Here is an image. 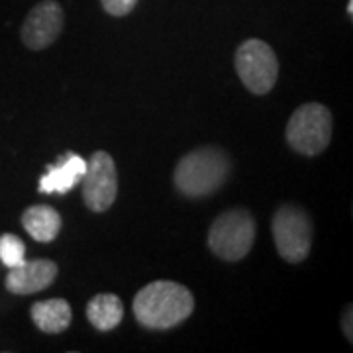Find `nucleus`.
<instances>
[{
  "instance_id": "obj_1",
  "label": "nucleus",
  "mask_w": 353,
  "mask_h": 353,
  "mask_svg": "<svg viewBox=\"0 0 353 353\" xmlns=\"http://www.w3.org/2000/svg\"><path fill=\"white\" fill-rule=\"evenodd\" d=\"M194 308L190 290L173 281H153L134 299V314L141 326L169 330L185 322Z\"/></svg>"
},
{
  "instance_id": "obj_2",
  "label": "nucleus",
  "mask_w": 353,
  "mask_h": 353,
  "mask_svg": "<svg viewBox=\"0 0 353 353\" xmlns=\"http://www.w3.org/2000/svg\"><path fill=\"white\" fill-rule=\"evenodd\" d=\"M232 171L228 153L214 145H204L187 153L175 167L173 181L183 194L199 199L220 189Z\"/></svg>"
},
{
  "instance_id": "obj_3",
  "label": "nucleus",
  "mask_w": 353,
  "mask_h": 353,
  "mask_svg": "<svg viewBox=\"0 0 353 353\" xmlns=\"http://www.w3.org/2000/svg\"><path fill=\"white\" fill-rule=\"evenodd\" d=\"M255 241V220L243 208L226 210L214 220L208 232V245L224 261H240L252 252Z\"/></svg>"
},
{
  "instance_id": "obj_4",
  "label": "nucleus",
  "mask_w": 353,
  "mask_h": 353,
  "mask_svg": "<svg viewBox=\"0 0 353 353\" xmlns=\"http://www.w3.org/2000/svg\"><path fill=\"white\" fill-rule=\"evenodd\" d=\"M332 139V112L324 104L308 102L299 106L287 124V141L294 152L314 157Z\"/></svg>"
},
{
  "instance_id": "obj_5",
  "label": "nucleus",
  "mask_w": 353,
  "mask_h": 353,
  "mask_svg": "<svg viewBox=\"0 0 353 353\" xmlns=\"http://www.w3.org/2000/svg\"><path fill=\"white\" fill-rule=\"evenodd\" d=\"M273 240L279 255L289 263H301L312 248V222L303 208L285 204L273 216Z\"/></svg>"
},
{
  "instance_id": "obj_6",
  "label": "nucleus",
  "mask_w": 353,
  "mask_h": 353,
  "mask_svg": "<svg viewBox=\"0 0 353 353\" xmlns=\"http://www.w3.org/2000/svg\"><path fill=\"white\" fill-rule=\"evenodd\" d=\"M236 71L253 94H267L279 77V59L273 48L261 39H248L236 51Z\"/></svg>"
},
{
  "instance_id": "obj_7",
  "label": "nucleus",
  "mask_w": 353,
  "mask_h": 353,
  "mask_svg": "<svg viewBox=\"0 0 353 353\" xmlns=\"http://www.w3.org/2000/svg\"><path fill=\"white\" fill-rule=\"evenodd\" d=\"M81 183L83 199L88 208L92 212H106L118 194V173L112 155L106 152L92 153Z\"/></svg>"
},
{
  "instance_id": "obj_8",
  "label": "nucleus",
  "mask_w": 353,
  "mask_h": 353,
  "mask_svg": "<svg viewBox=\"0 0 353 353\" xmlns=\"http://www.w3.org/2000/svg\"><path fill=\"white\" fill-rule=\"evenodd\" d=\"M63 24L65 16L61 4L55 0H43L28 12L20 36L26 48L46 50L59 38V34L63 32Z\"/></svg>"
},
{
  "instance_id": "obj_9",
  "label": "nucleus",
  "mask_w": 353,
  "mask_h": 353,
  "mask_svg": "<svg viewBox=\"0 0 353 353\" xmlns=\"http://www.w3.org/2000/svg\"><path fill=\"white\" fill-rule=\"evenodd\" d=\"M57 263L50 259L22 261L16 267H10L6 275V289L14 294H34L48 289L57 277Z\"/></svg>"
},
{
  "instance_id": "obj_10",
  "label": "nucleus",
  "mask_w": 353,
  "mask_h": 353,
  "mask_svg": "<svg viewBox=\"0 0 353 353\" xmlns=\"http://www.w3.org/2000/svg\"><path fill=\"white\" fill-rule=\"evenodd\" d=\"M87 171V161L77 155V153H67L61 155L59 163L48 169V173L39 179V192L51 194V192H69L75 185L81 183V179Z\"/></svg>"
},
{
  "instance_id": "obj_11",
  "label": "nucleus",
  "mask_w": 353,
  "mask_h": 353,
  "mask_svg": "<svg viewBox=\"0 0 353 353\" xmlns=\"http://www.w3.org/2000/svg\"><path fill=\"white\" fill-rule=\"evenodd\" d=\"M22 226L36 241L50 243L61 232V214L48 204L30 206L22 214Z\"/></svg>"
},
{
  "instance_id": "obj_12",
  "label": "nucleus",
  "mask_w": 353,
  "mask_h": 353,
  "mask_svg": "<svg viewBox=\"0 0 353 353\" xmlns=\"http://www.w3.org/2000/svg\"><path fill=\"white\" fill-rule=\"evenodd\" d=\"M34 324L46 334H59L63 330L69 328L71 324V306L63 299H50V301H41L36 303L30 310Z\"/></svg>"
},
{
  "instance_id": "obj_13",
  "label": "nucleus",
  "mask_w": 353,
  "mask_h": 353,
  "mask_svg": "<svg viewBox=\"0 0 353 353\" xmlns=\"http://www.w3.org/2000/svg\"><path fill=\"white\" fill-rule=\"evenodd\" d=\"M88 322L101 332H110L124 318V304L116 294H97L87 306Z\"/></svg>"
},
{
  "instance_id": "obj_14",
  "label": "nucleus",
  "mask_w": 353,
  "mask_h": 353,
  "mask_svg": "<svg viewBox=\"0 0 353 353\" xmlns=\"http://www.w3.org/2000/svg\"><path fill=\"white\" fill-rule=\"evenodd\" d=\"M0 259L6 267H16L26 261V245L14 234H4L0 236Z\"/></svg>"
},
{
  "instance_id": "obj_15",
  "label": "nucleus",
  "mask_w": 353,
  "mask_h": 353,
  "mask_svg": "<svg viewBox=\"0 0 353 353\" xmlns=\"http://www.w3.org/2000/svg\"><path fill=\"white\" fill-rule=\"evenodd\" d=\"M102 8L110 16H128L136 8L138 0H101Z\"/></svg>"
},
{
  "instance_id": "obj_16",
  "label": "nucleus",
  "mask_w": 353,
  "mask_h": 353,
  "mask_svg": "<svg viewBox=\"0 0 353 353\" xmlns=\"http://www.w3.org/2000/svg\"><path fill=\"white\" fill-rule=\"evenodd\" d=\"M343 334L347 336V340H353V332H352V306L347 308V312L343 314Z\"/></svg>"
},
{
  "instance_id": "obj_17",
  "label": "nucleus",
  "mask_w": 353,
  "mask_h": 353,
  "mask_svg": "<svg viewBox=\"0 0 353 353\" xmlns=\"http://www.w3.org/2000/svg\"><path fill=\"white\" fill-rule=\"evenodd\" d=\"M347 14H350V18L353 16V0H350V2H347Z\"/></svg>"
}]
</instances>
